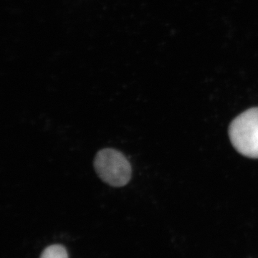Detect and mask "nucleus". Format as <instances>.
I'll return each mask as SVG.
<instances>
[{"mask_svg": "<svg viewBox=\"0 0 258 258\" xmlns=\"http://www.w3.org/2000/svg\"><path fill=\"white\" fill-rule=\"evenodd\" d=\"M100 179L113 187H122L132 179V167L123 153L114 149H103L97 153L93 162Z\"/></svg>", "mask_w": 258, "mask_h": 258, "instance_id": "obj_1", "label": "nucleus"}, {"mask_svg": "<svg viewBox=\"0 0 258 258\" xmlns=\"http://www.w3.org/2000/svg\"><path fill=\"white\" fill-rule=\"evenodd\" d=\"M230 140L242 155L258 158V108H250L238 115L230 126Z\"/></svg>", "mask_w": 258, "mask_h": 258, "instance_id": "obj_2", "label": "nucleus"}, {"mask_svg": "<svg viewBox=\"0 0 258 258\" xmlns=\"http://www.w3.org/2000/svg\"><path fill=\"white\" fill-rule=\"evenodd\" d=\"M40 258H69V254L63 246L53 244L44 249Z\"/></svg>", "mask_w": 258, "mask_h": 258, "instance_id": "obj_3", "label": "nucleus"}]
</instances>
